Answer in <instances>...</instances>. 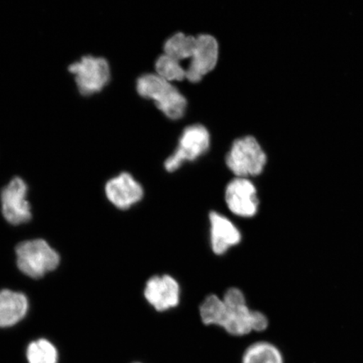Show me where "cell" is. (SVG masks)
<instances>
[{"label": "cell", "mask_w": 363, "mask_h": 363, "mask_svg": "<svg viewBox=\"0 0 363 363\" xmlns=\"http://www.w3.org/2000/svg\"><path fill=\"white\" fill-rule=\"evenodd\" d=\"M267 162L265 152L251 135L235 140L225 157L227 167L237 178L259 176L264 171Z\"/></svg>", "instance_id": "3"}, {"label": "cell", "mask_w": 363, "mask_h": 363, "mask_svg": "<svg viewBox=\"0 0 363 363\" xmlns=\"http://www.w3.org/2000/svg\"><path fill=\"white\" fill-rule=\"evenodd\" d=\"M29 363H57L58 353L54 345L45 339L31 342L27 348Z\"/></svg>", "instance_id": "17"}, {"label": "cell", "mask_w": 363, "mask_h": 363, "mask_svg": "<svg viewBox=\"0 0 363 363\" xmlns=\"http://www.w3.org/2000/svg\"><path fill=\"white\" fill-rule=\"evenodd\" d=\"M136 90L144 99H151L170 120H179L187 108V99L170 82L157 74L140 76L136 81Z\"/></svg>", "instance_id": "2"}, {"label": "cell", "mask_w": 363, "mask_h": 363, "mask_svg": "<svg viewBox=\"0 0 363 363\" xmlns=\"http://www.w3.org/2000/svg\"><path fill=\"white\" fill-rule=\"evenodd\" d=\"M145 301L154 311L164 313L180 305L182 287L178 280L170 274H156L144 285Z\"/></svg>", "instance_id": "8"}, {"label": "cell", "mask_w": 363, "mask_h": 363, "mask_svg": "<svg viewBox=\"0 0 363 363\" xmlns=\"http://www.w3.org/2000/svg\"><path fill=\"white\" fill-rule=\"evenodd\" d=\"M104 193L108 202L120 211L130 210L145 196L143 185L129 172H121L108 180Z\"/></svg>", "instance_id": "10"}, {"label": "cell", "mask_w": 363, "mask_h": 363, "mask_svg": "<svg viewBox=\"0 0 363 363\" xmlns=\"http://www.w3.org/2000/svg\"><path fill=\"white\" fill-rule=\"evenodd\" d=\"M155 68L157 74L170 83L186 79V69L182 66L181 62L165 54H162L157 59Z\"/></svg>", "instance_id": "18"}, {"label": "cell", "mask_w": 363, "mask_h": 363, "mask_svg": "<svg viewBox=\"0 0 363 363\" xmlns=\"http://www.w3.org/2000/svg\"><path fill=\"white\" fill-rule=\"evenodd\" d=\"M17 266L33 279L42 278L55 270L60 263L59 254L42 239L26 240L16 247Z\"/></svg>", "instance_id": "4"}, {"label": "cell", "mask_w": 363, "mask_h": 363, "mask_svg": "<svg viewBox=\"0 0 363 363\" xmlns=\"http://www.w3.org/2000/svg\"><path fill=\"white\" fill-rule=\"evenodd\" d=\"M28 187L19 177L13 178L1 192L2 212L12 225L26 223L31 219L30 206L27 201Z\"/></svg>", "instance_id": "11"}, {"label": "cell", "mask_w": 363, "mask_h": 363, "mask_svg": "<svg viewBox=\"0 0 363 363\" xmlns=\"http://www.w3.org/2000/svg\"><path fill=\"white\" fill-rule=\"evenodd\" d=\"M195 45H196L195 36L179 33L166 40L163 50L165 55L182 62L192 57Z\"/></svg>", "instance_id": "15"}, {"label": "cell", "mask_w": 363, "mask_h": 363, "mask_svg": "<svg viewBox=\"0 0 363 363\" xmlns=\"http://www.w3.org/2000/svg\"><path fill=\"white\" fill-rule=\"evenodd\" d=\"M219 58V44L214 36L207 34L196 36V45L186 69V79L193 84L201 82L216 67Z\"/></svg>", "instance_id": "12"}, {"label": "cell", "mask_w": 363, "mask_h": 363, "mask_svg": "<svg viewBox=\"0 0 363 363\" xmlns=\"http://www.w3.org/2000/svg\"><path fill=\"white\" fill-rule=\"evenodd\" d=\"M131 363H143L142 362H131Z\"/></svg>", "instance_id": "19"}, {"label": "cell", "mask_w": 363, "mask_h": 363, "mask_svg": "<svg viewBox=\"0 0 363 363\" xmlns=\"http://www.w3.org/2000/svg\"><path fill=\"white\" fill-rule=\"evenodd\" d=\"M211 145V135L202 125H192L184 130L178 147L174 153L166 159L167 172L179 170L185 162H194L208 152Z\"/></svg>", "instance_id": "6"}, {"label": "cell", "mask_w": 363, "mask_h": 363, "mask_svg": "<svg viewBox=\"0 0 363 363\" xmlns=\"http://www.w3.org/2000/svg\"><path fill=\"white\" fill-rule=\"evenodd\" d=\"M208 240L215 255L224 256L242 242V230L230 217L213 211L208 214Z\"/></svg>", "instance_id": "9"}, {"label": "cell", "mask_w": 363, "mask_h": 363, "mask_svg": "<svg viewBox=\"0 0 363 363\" xmlns=\"http://www.w3.org/2000/svg\"><path fill=\"white\" fill-rule=\"evenodd\" d=\"M225 303L221 296L217 294H208L199 308V317L202 323L206 326L219 328L224 317Z\"/></svg>", "instance_id": "16"}, {"label": "cell", "mask_w": 363, "mask_h": 363, "mask_svg": "<svg viewBox=\"0 0 363 363\" xmlns=\"http://www.w3.org/2000/svg\"><path fill=\"white\" fill-rule=\"evenodd\" d=\"M221 297L225 308L220 328L227 334L243 337L252 333H262L269 328V317L262 311L250 307L242 289L229 288Z\"/></svg>", "instance_id": "1"}, {"label": "cell", "mask_w": 363, "mask_h": 363, "mask_svg": "<svg viewBox=\"0 0 363 363\" xmlns=\"http://www.w3.org/2000/svg\"><path fill=\"white\" fill-rule=\"evenodd\" d=\"M240 363H285L281 349L269 340H260L245 349Z\"/></svg>", "instance_id": "14"}, {"label": "cell", "mask_w": 363, "mask_h": 363, "mask_svg": "<svg viewBox=\"0 0 363 363\" xmlns=\"http://www.w3.org/2000/svg\"><path fill=\"white\" fill-rule=\"evenodd\" d=\"M68 71L74 77L77 88L84 96L101 92L111 80L110 65L101 57H82L68 67Z\"/></svg>", "instance_id": "5"}, {"label": "cell", "mask_w": 363, "mask_h": 363, "mask_svg": "<svg viewBox=\"0 0 363 363\" xmlns=\"http://www.w3.org/2000/svg\"><path fill=\"white\" fill-rule=\"evenodd\" d=\"M225 203L231 215L240 219H252L260 210L257 186L251 179L235 177L226 185Z\"/></svg>", "instance_id": "7"}, {"label": "cell", "mask_w": 363, "mask_h": 363, "mask_svg": "<svg viewBox=\"0 0 363 363\" xmlns=\"http://www.w3.org/2000/svg\"><path fill=\"white\" fill-rule=\"evenodd\" d=\"M29 303L24 294L4 289L0 291V328H11L25 318Z\"/></svg>", "instance_id": "13"}]
</instances>
